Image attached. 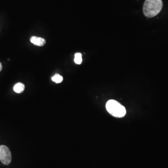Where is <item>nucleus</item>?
Segmentation results:
<instances>
[{"instance_id":"1","label":"nucleus","mask_w":168,"mask_h":168,"mask_svg":"<svg viewBox=\"0 0 168 168\" xmlns=\"http://www.w3.org/2000/svg\"><path fill=\"white\" fill-rule=\"evenodd\" d=\"M162 6V0H145L143 6V14L149 18L156 17L161 12Z\"/></svg>"},{"instance_id":"2","label":"nucleus","mask_w":168,"mask_h":168,"mask_svg":"<svg viewBox=\"0 0 168 168\" xmlns=\"http://www.w3.org/2000/svg\"><path fill=\"white\" fill-rule=\"evenodd\" d=\"M106 107L108 112L114 117L122 118L126 114L125 108L115 100L108 101Z\"/></svg>"},{"instance_id":"3","label":"nucleus","mask_w":168,"mask_h":168,"mask_svg":"<svg viewBox=\"0 0 168 168\" xmlns=\"http://www.w3.org/2000/svg\"><path fill=\"white\" fill-rule=\"evenodd\" d=\"M12 160L10 149L5 145L0 146V161L4 165L10 164Z\"/></svg>"},{"instance_id":"4","label":"nucleus","mask_w":168,"mask_h":168,"mask_svg":"<svg viewBox=\"0 0 168 168\" xmlns=\"http://www.w3.org/2000/svg\"><path fill=\"white\" fill-rule=\"evenodd\" d=\"M30 40H31V43L34 44V45L38 46H44L46 43L45 39L40 37H36V36H33L31 37Z\"/></svg>"},{"instance_id":"5","label":"nucleus","mask_w":168,"mask_h":168,"mask_svg":"<svg viewBox=\"0 0 168 168\" xmlns=\"http://www.w3.org/2000/svg\"><path fill=\"white\" fill-rule=\"evenodd\" d=\"M24 85L21 83H18L15 84L13 87V90L17 94H20L24 92Z\"/></svg>"},{"instance_id":"6","label":"nucleus","mask_w":168,"mask_h":168,"mask_svg":"<svg viewBox=\"0 0 168 168\" xmlns=\"http://www.w3.org/2000/svg\"><path fill=\"white\" fill-rule=\"evenodd\" d=\"M51 79H52V81H53L58 84V83H60L62 82V81L63 80V78L62 76H61L58 74H56L51 78Z\"/></svg>"},{"instance_id":"7","label":"nucleus","mask_w":168,"mask_h":168,"mask_svg":"<svg viewBox=\"0 0 168 168\" xmlns=\"http://www.w3.org/2000/svg\"><path fill=\"white\" fill-rule=\"evenodd\" d=\"M75 63L77 65H80L82 62V54L81 53H76L75 54L74 59Z\"/></svg>"},{"instance_id":"8","label":"nucleus","mask_w":168,"mask_h":168,"mask_svg":"<svg viewBox=\"0 0 168 168\" xmlns=\"http://www.w3.org/2000/svg\"><path fill=\"white\" fill-rule=\"evenodd\" d=\"M2 68H3V66H2L1 63L0 62V72L1 71Z\"/></svg>"}]
</instances>
